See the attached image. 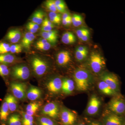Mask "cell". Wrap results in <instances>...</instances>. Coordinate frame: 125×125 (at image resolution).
I'll return each instance as SVG.
<instances>
[{
    "label": "cell",
    "instance_id": "6da1fadb",
    "mask_svg": "<svg viewBox=\"0 0 125 125\" xmlns=\"http://www.w3.org/2000/svg\"><path fill=\"white\" fill-rule=\"evenodd\" d=\"M73 78L76 89L79 91H86L92 83V75L88 71L84 68L76 69L74 72Z\"/></svg>",
    "mask_w": 125,
    "mask_h": 125
},
{
    "label": "cell",
    "instance_id": "7a4b0ae2",
    "mask_svg": "<svg viewBox=\"0 0 125 125\" xmlns=\"http://www.w3.org/2000/svg\"><path fill=\"white\" fill-rule=\"evenodd\" d=\"M89 64L94 73H100L106 65L105 60L101 54L97 52H92L89 59Z\"/></svg>",
    "mask_w": 125,
    "mask_h": 125
},
{
    "label": "cell",
    "instance_id": "3957f363",
    "mask_svg": "<svg viewBox=\"0 0 125 125\" xmlns=\"http://www.w3.org/2000/svg\"><path fill=\"white\" fill-rule=\"evenodd\" d=\"M108 108L113 113L122 115L125 113V101L120 97H114L109 101Z\"/></svg>",
    "mask_w": 125,
    "mask_h": 125
},
{
    "label": "cell",
    "instance_id": "277c9868",
    "mask_svg": "<svg viewBox=\"0 0 125 125\" xmlns=\"http://www.w3.org/2000/svg\"><path fill=\"white\" fill-rule=\"evenodd\" d=\"M100 79L116 94L120 91V82L118 76L115 74L106 72L101 75Z\"/></svg>",
    "mask_w": 125,
    "mask_h": 125
},
{
    "label": "cell",
    "instance_id": "5b68a950",
    "mask_svg": "<svg viewBox=\"0 0 125 125\" xmlns=\"http://www.w3.org/2000/svg\"><path fill=\"white\" fill-rule=\"evenodd\" d=\"M11 74L15 79L24 80L29 78L30 73L28 67L25 65H20L12 67Z\"/></svg>",
    "mask_w": 125,
    "mask_h": 125
},
{
    "label": "cell",
    "instance_id": "8992f818",
    "mask_svg": "<svg viewBox=\"0 0 125 125\" xmlns=\"http://www.w3.org/2000/svg\"><path fill=\"white\" fill-rule=\"evenodd\" d=\"M31 64L34 73L38 76L43 75L48 69L47 62L38 57H33L32 59Z\"/></svg>",
    "mask_w": 125,
    "mask_h": 125
},
{
    "label": "cell",
    "instance_id": "52a82bcc",
    "mask_svg": "<svg viewBox=\"0 0 125 125\" xmlns=\"http://www.w3.org/2000/svg\"><path fill=\"white\" fill-rule=\"evenodd\" d=\"M10 89L13 96L16 99L22 100L26 96L27 85L24 83L13 82L10 84Z\"/></svg>",
    "mask_w": 125,
    "mask_h": 125
},
{
    "label": "cell",
    "instance_id": "ba28073f",
    "mask_svg": "<svg viewBox=\"0 0 125 125\" xmlns=\"http://www.w3.org/2000/svg\"><path fill=\"white\" fill-rule=\"evenodd\" d=\"M101 104V101L98 97L95 95H92L87 105V114L90 115H96L98 112Z\"/></svg>",
    "mask_w": 125,
    "mask_h": 125
},
{
    "label": "cell",
    "instance_id": "9c48e42d",
    "mask_svg": "<svg viewBox=\"0 0 125 125\" xmlns=\"http://www.w3.org/2000/svg\"><path fill=\"white\" fill-rule=\"evenodd\" d=\"M59 113V107L55 103H50L43 107L42 113L52 118H55L58 116Z\"/></svg>",
    "mask_w": 125,
    "mask_h": 125
},
{
    "label": "cell",
    "instance_id": "30bf717a",
    "mask_svg": "<svg viewBox=\"0 0 125 125\" xmlns=\"http://www.w3.org/2000/svg\"><path fill=\"white\" fill-rule=\"evenodd\" d=\"M104 125H125V121L119 115L111 113L104 118Z\"/></svg>",
    "mask_w": 125,
    "mask_h": 125
},
{
    "label": "cell",
    "instance_id": "8fae6325",
    "mask_svg": "<svg viewBox=\"0 0 125 125\" xmlns=\"http://www.w3.org/2000/svg\"><path fill=\"white\" fill-rule=\"evenodd\" d=\"M61 120L63 125H72L76 119V116L73 112L63 108L61 112Z\"/></svg>",
    "mask_w": 125,
    "mask_h": 125
},
{
    "label": "cell",
    "instance_id": "7c38bea8",
    "mask_svg": "<svg viewBox=\"0 0 125 125\" xmlns=\"http://www.w3.org/2000/svg\"><path fill=\"white\" fill-rule=\"evenodd\" d=\"M62 81L58 77L52 79L49 81L46 85L48 91L52 93L56 94L59 93L62 90Z\"/></svg>",
    "mask_w": 125,
    "mask_h": 125
},
{
    "label": "cell",
    "instance_id": "4fadbf2b",
    "mask_svg": "<svg viewBox=\"0 0 125 125\" xmlns=\"http://www.w3.org/2000/svg\"><path fill=\"white\" fill-rule=\"evenodd\" d=\"M21 33L19 30L13 29L10 30L6 36L5 38L10 42L15 43L21 38Z\"/></svg>",
    "mask_w": 125,
    "mask_h": 125
},
{
    "label": "cell",
    "instance_id": "5bb4252c",
    "mask_svg": "<svg viewBox=\"0 0 125 125\" xmlns=\"http://www.w3.org/2000/svg\"><path fill=\"white\" fill-rule=\"evenodd\" d=\"M70 60V54L67 51H62L57 55V62L58 64L61 66L67 64Z\"/></svg>",
    "mask_w": 125,
    "mask_h": 125
},
{
    "label": "cell",
    "instance_id": "9a60e30c",
    "mask_svg": "<svg viewBox=\"0 0 125 125\" xmlns=\"http://www.w3.org/2000/svg\"><path fill=\"white\" fill-rule=\"evenodd\" d=\"M40 35L51 44L56 43L58 39V32L52 30L48 32H42Z\"/></svg>",
    "mask_w": 125,
    "mask_h": 125
},
{
    "label": "cell",
    "instance_id": "2e32d148",
    "mask_svg": "<svg viewBox=\"0 0 125 125\" xmlns=\"http://www.w3.org/2000/svg\"><path fill=\"white\" fill-rule=\"evenodd\" d=\"M42 92L38 87L31 86L28 90L27 94L28 98L31 101H35L41 97Z\"/></svg>",
    "mask_w": 125,
    "mask_h": 125
},
{
    "label": "cell",
    "instance_id": "e0dca14e",
    "mask_svg": "<svg viewBox=\"0 0 125 125\" xmlns=\"http://www.w3.org/2000/svg\"><path fill=\"white\" fill-rule=\"evenodd\" d=\"M75 89L74 83L69 79H65L62 81V90L65 94H70Z\"/></svg>",
    "mask_w": 125,
    "mask_h": 125
},
{
    "label": "cell",
    "instance_id": "ac0fdd59",
    "mask_svg": "<svg viewBox=\"0 0 125 125\" xmlns=\"http://www.w3.org/2000/svg\"><path fill=\"white\" fill-rule=\"evenodd\" d=\"M16 61V57L13 54L9 53L0 54V63L8 66V65L14 64Z\"/></svg>",
    "mask_w": 125,
    "mask_h": 125
},
{
    "label": "cell",
    "instance_id": "d6986e66",
    "mask_svg": "<svg viewBox=\"0 0 125 125\" xmlns=\"http://www.w3.org/2000/svg\"><path fill=\"white\" fill-rule=\"evenodd\" d=\"M5 100L7 102L10 112L15 111L18 106L17 99L12 94H8L6 96Z\"/></svg>",
    "mask_w": 125,
    "mask_h": 125
},
{
    "label": "cell",
    "instance_id": "ffe728a7",
    "mask_svg": "<svg viewBox=\"0 0 125 125\" xmlns=\"http://www.w3.org/2000/svg\"><path fill=\"white\" fill-rule=\"evenodd\" d=\"M35 38V36L34 34L29 32H27L24 34L22 39L21 42L22 46L27 49H29Z\"/></svg>",
    "mask_w": 125,
    "mask_h": 125
},
{
    "label": "cell",
    "instance_id": "44dd1931",
    "mask_svg": "<svg viewBox=\"0 0 125 125\" xmlns=\"http://www.w3.org/2000/svg\"><path fill=\"white\" fill-rule=\"evenodd\" d=\"M98 88L100 92L105 95L114 96L117 94L105 82L101 81L98 83Z\"/></svg>",
    "mask_w": 125,
    "mask_h": 125
},
{
    "label": "cell",
    "instance_id": "7402d4cb",
    "mask_svg": "<svg viewBox=\"0 0 125 125\" xmlns=\"http://www.w3.org/2000/svg\"><path fill=\"white\" fill-rule=\"evenodd\" d=\"M10 112L8 104L4 99L0 109V120L4 122L7 121Z\"/></svg>",
    "mask_w": 125,
    "mask_h": 125
},
{
    "label": "cell",
    "instance_id": "603a6c76",
    "mask_svg": "<svg viewBox=\"0 0 125 125\" xmlns=\"http://www.w3.org/2000/svg\"><path fill=\"white\" fill-rule=\"evenodd\" d=\"M62 41L66 45L74 43L76 42V38L73 33L70 31H66L62 34Z\"/></svg>",
    "mask_w": 125,
    "mask_h": 125
},
{
    "label": "cell",
    "instance_id": "cb8c5ba5",
    "mask_svg": "<svg viewBox=\"0 0 125 125\" xmlns=\"http://www.w3.org/2000/svg\"><path fill=\"white\" fill-rule=\"evenodd\" d=\"M40 104L38 103H31L28 104L26 108V113L27 115L33 116L38 111Z\"/></svg>",
    "mask_w": 125,
    "mask_h": 125
},
{
    "label": "cell",
    "instance_id": "d4e9b609",
    "mask_svg": "<svg viewBox=\"0 0 125 125\" xmlns=\"http://www.w3.org/2000/svg\"><path fill=\"white\" fill-rule=\"evenodd\" d=\"M9 125H21L20 116L18 114H13L8 118Z\"/></svg>",
    "mask_w": 125,
    "mask_h": 125
},
{
    "label": "cell",
    "instance_id": "484cf974",
    "mask_svg": "<svg viewBox=\"0 0 125 125\" xmlns=\"http://www.w3.org/2000/svg\"><path fill=\"white\" fill-rule=\"evenodd\" d=\"M10 45L5 42H0V54H6L10 52Z\"/></svg>",
    "mask_w": 125,
    "mask_h": 125
},
{
    "label": "cell",
    "instance_id": "4316f807",
    "mask_svg": "<svg viewBox=\"0 0 125 125\" xmlns=\"http://www.w3.org/2000/svg\"><path fill=\"white\" fill-rule=\"evenodd\" d=\"M10 70L6 65L0 63V75L3 78H5L10 74Z\"/></svg>",
    "mask_w": 125,
    "mask_h": 125
},
{
    "label": "cell",
    "instance_id": "83f0119b",
    "mask_svg": "<svg viewBox=\"0 0 125 125\" xmlns=\"http://www.w3.org/2000/svg\"><path fill=\"white\" fill-rule=\"evenodd\" d=\"M33 117L27 115L26 113L23 114V125H33Z\"/></svg>",
    "mask_w": 125,
    "mask_h": 125
},
{
    "label": "cell",
    "instance_id": "f1b7e54d",
    "mask_svg": "<svg viewBox=\"0 0 125 125\" xmlns=\"http://www.w3.org/2000/svg\"><path fill=\"white\" fill-rule=\"evenodd\" d=\"M45 5L50 11L57 13L56 6L55 4V0H48L45 2Z\"/></svg>",
    "mask_w": 125,
    "mask_h": 125
},
{
    "label": "cell",
    "instance_id": "f546056e",
    "mask_svg": "<svg viewBox=\"0 0 125 125\" xmlns=\"http://www.w3.org/2000/svg\"><path fill=\"white\" fill-rule=\"evenodd\" d=\"M43 15L44 14L42 10H38L35 11L32 16L31 22L37 24L40 17Z\"/></svg>",
    "mask_w": 125,
    "mask_h": 125
},
{
    "label": "cell",
    "instance_id": "4dcf8cb0",
    "mask_svg": "<svg viewBox=\"0 0 125 125\" xmlns=\"http://www.w3.org/2000/svg\"><path fill=\"white\" fill-rule=\"evenodd\" d=\"M88 55V51L84 52H80L75 51V56L76 60L81 61L85 60Z\"/></svg>",
    "mask_w": 125,
    "mask_h": 125
},
{
    "label": "cell",
    "instance_id": "1f68e13d",
    "mask_svg": "<svg viewBox=\"0 0 125 125\" xmlns=\"http://www.w3.org/2000/svg\"><path fill=\"white\" fill-rule=\"evenodd\" d=\"M22 47L19 44H13L10 45V52L11 54H18L22 52Z\"/></svg>",
    "mask_w": 125,
    "mask_h": 125
},
{
    "label": "cell",
    "instance_id": "d6a6232c",
    "mask_svg": "<svg viewBox=\"0 0 125 125\" xmlns=\"http://www.w3.org/2000/svg\"><path fill=\"white\" fill-rule=\"evenodd\" d=\"M39 122L40 125H55L53 121L47 117L39 118Z\"/></svg>",
    "mask_w": 125,
    "mask_h": 125
},
{
    "label": "cell",
    "instance_id": "836d02e7",
    "mask_svg": "<svg viewBox=\"0 0 125 125\" xmlns=\"http://www.w3.org/2000/svg\"><path fill=\"white\" fill-rule=\"evenodd\" d=\"M89 30L85 28H82L76 30V34L78 38L80 39L83 37V36L85 35L86 34L89 32Z\"/></svg>",
    "mask_w": 125,
    "mask_h": 125
},
{
    "label": "cell",
    "instance_id": "e575fe53",
    "mask_svg": "<svg viewBox=\"0 0 125 125\" xmlns=\"http://www.w3.org/2000/svg\"><path fill=\"white\" fill-rule=\"evenodd\" d=\"M36 48L41 51H47L49 50L51 47V43L47 42L43 45L36 46Z\"/></svg>",
    "mask_w": 125,
    "mask_h": 125
},
{
    "label": "cell",
    "instance_id": "d590c367",
    "mask_svg": "<svg viewBox=\"0 0 125 125\" xmlns=\"http://www.w3.org/2000/svg\"><path fill=\"white\" fill-rule=\"evenodd\" d=\"M49 18H54V19L62 21V16L60 14L58 13L50 11L49 13Z\"/></svg>",
    "mask_w": 125,
    "mask_h": 125
},
{
    "label": "cell",
    "instance_id": "8d00e7d4",
    "mask_svg": "<svg viewBox=\"0 0 125 125\" xmlns=\"http://www.w3.org/2000/svg\"><path fill=\"white\" fill-rule=\"evenodd\" d=\"M83 17L80 15H79V16L77 20L74 23H73V24L74 27H78L82 25L83 24Z\"/></svg>",
    "mask_w": 125,
    "mask_h": 125
},
{
    "label": "cell",
    "instance_id": "74e56055",
    "mask_svg": "<svg viewBox=\"0 0 125 125\" xmlns=\"http://www.w3.org/2000/svg\"><path fill=\"white\" fill-rule=\"evenodd\" d=\"M53 28L51 26H48L47 25L42 24V29L41 31L42 32H48V31L52 30Z\"/></svg>",
    "mask_w": 125,
    "mask_h": 125
},
{
    "label": "cell",
    "instance_id": "f35d334b",
    "mask_svg": "<svg viewBox=\"0 0 125 125\" xmlns=\"http://www.w3.org/2000/svg\"><path fill=\"white\" fill-rule=\"evenodd\" d=\"M58 13H64L65 12L66 9V4L60 6L56 7Z\"/></svg>",
    "mask_w": 125,
    "mask_h": 125
},
{
    "label": "cell",
    "instance_id": "ab89813d",
    "mask_svg": "<svg viewBox=\"0 0 125 125\" xmlns=\"http://www.w3.org/2000/svg\"><path fill=\"white\" fill-rule=\"evenodd\" d=\"M42 23L47 25H48V26H51V27H52L53 28H54V27H55L54 24L52 23L50 21V20L48 19L47 18H45V19L43 20Z\"/></svg>",
    "mask_w": 125,
    "mask_h": 125
},
{
    "label": "cell",
    "instance_id": "60d3db41",
    "mask_svg": "<svg viewBox=\"0 0 125 125\" xmlns=\"http://www.w3.org/2000/svg\"><path fill=\"white\" fill-rule=\"evenodd\" d=\"M26 28H27V29L29 31V32L32 33L34 34L35 33L37 32V31H38V30H37L33 28L29 23L27 24V26H26Z\"/></svg>",
    "mask_w": 125,
    "mask_h": 125
},
{
    "label": "cell",
    "instance_id": "b9f144b4",
    "mask_svg": "<svg viewBox=\"0 0 125 125\" xmlns=\"http://www.w3.org/2000/svg\"><path fill=\"white\" fill-rule=\"evenodd\" d=\"M48 42L46 39H40V40L37 41V42H36V46L43 45V44H45V43Z\"/></svg>",
    "mask_w": 125,
    "mask_h": 125
},
{
    "label": "cell",
    "instance_id": "7bdbcfd3",
    "mask_svg": "<svg viewBox=\"0 0 125 125\" xmlns=\"http://www.w3.org/2000/svg\"><path fill=\"white\" fill-rule=\"evenodd\" d=\"M88 51V49H87V47L84 46H80L76 48L75 51L80 52H84Z\"/></svg>",
    "mask_w": 125,
    "mask_h": 125
},
{
    "label": "cell",
    "instance_id": "ee69618b",
    "mask_svg": "<svg viewBox=\"0 0 125 125\" xmlns=\"http://www.w3.org/2000/svg\"><path fill=\"white\" fill-rule=\"evenodd\" d=\"M55 2L56 7L66 4L64 1L63 0H55Z\"/></svg>",
    "mask_w": 125,
    "mask_h": 125
},
{
    "label": "cell",
    "instance_id": "f6af8a7d",
    "mask_svg": "<svg viewBox=\"0 0 125 125\" xmlns=\"http://www.w3.org/2000/svg\"><path fill=\"white\" fill-rule=\"evenodd\" d=\"M90 33L89 32L88 33L84 36H83V38L81 39V40L83 42H87L89 39L90 38Z\"/></svg>",
    "mask_w": 125,
    "mask_h": 125
},
{
    "label": "cell",
    "instance_id": "bcb514c9",
    "mask_svg": "<svg viewBox=\"0 0 125 125\" xmlns=\"http://www.w3.org/2000/svg\"><path fill=\"white\" fill-rule=\"evenodd\" d=\"M71 16L70 14V13L66 11L62 14V19H67Z\"/></svg>",
    "mask_w": 125,
    "mask_h": 125
},
{
    "label": "cell",
    "instance_id": "7dc6e473",
    "mask_svg": "<svg viewBox=\"0 0 125 125\" xmlns=\"http://www.w3.org/2000/svg\"><path fill=\"white\" fill-rule=\"evenodd\" d=\"M28 23L33 27V28L37 30H38L39 29V25L36 23L32 22H29Z\"/></svg>",
    "mask_w": 125,
    "mask_h": 125
},
{
    "label": "cell",
    "instance_id": "c3c4849f",
    "mask_svg": "<svg viewBox=\"0 0 125 125\" xmlns=\"http://www.w3.org/2000/svg\"><path fill=\"white\" fill-rule=\"evenodd\" d=\"M62 24L64 26H68V22L67 19H62Z\"/></svg>",
    "mask_w": 125,
    "mask_h": 125
},
{
    "label": "cell",
    "instance_id": "681fc988",
    "mask_svg": "<svg viewBox=\"0 0 125 125\" xmlns=\"http://www.w3.org/2000/svg\"><path fill=\"white\" fill-rule=\"evenodd\" d=\"M89 125H101L100 123L97 122H93L90 123Z\"/></svg>",
    "mask_w": 125,
    "mask_h": 125
},
{
    "label": "cell",
    "instance_id": "f907efd6",
    "mask_svg": "<svg viewBox=\"0 0 125 125\" xmlns=\"http://www.w3.org/2000/svg\"><path fill=\"white\" fill-rule=\"evenodd\" d=\"M84 125V124H80V125Z\"/></svg>",
    "mask_w": 125,
    "mask_h": 125
}]
</instances>
